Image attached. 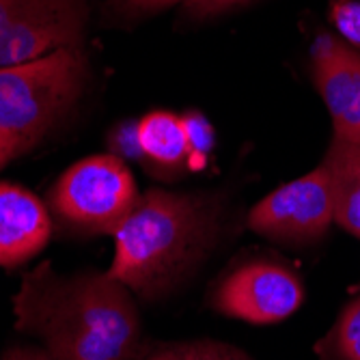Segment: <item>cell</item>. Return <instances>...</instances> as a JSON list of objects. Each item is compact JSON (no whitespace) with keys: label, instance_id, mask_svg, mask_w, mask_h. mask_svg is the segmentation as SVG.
Returning a JSON list of instances; mask_svg holds the SVG:
<instances>
[{"label":"cell","instance_id":"cell-1","mask_svg":"<svg viewBox=\"0 0 360 360\" xmlns=\"http://www.w3.org/2000/svg\"><path fill=\"white\" fill-rule=\"evenodd\" d=\"M13 313L18 330L52 360H145L153 352L136 296L108 272L63 276L46 261L24 274Z\"/></svg>","mask_w":360,"mask_h":360},{"label":"cell","instance_id":"cell-2","mask_svg":"<svg viewBox=\"0 0 360 360\" xmlns=\"http://www.w3.org/2000/svg\"><path fill=\"white\" fill-rule=\"evenodd\" d=\"M222 220L218 194L149 188L115 233L108 274L143 302L167 298L212 252Z\"/></svg>","mask_w":360,"mask_h":360},{"label":"cell","instance_id":"cell-3","mask_svg":"<svg viewBox=\"0 0 360 360\" xmlns=\"http://www.w3.org/2000/svg\"><path fill=\"white\" fill-rule=\"evenodd\" d=\"M89 82L84 48H63L0 68V139L20 153L37 147L74 112Z\"/></svg>","mask_w":360,"mask_h":360},{"label":"cell","instance_id":"cell-4","mask_svg":"<svg viewBox=\"0 0 360 360\" xmlns=\"http://www.w3.org/2000/svg\"><path fill=\"white\" fill-rule=\"evenodd\" d=\"M139 199L125 162L115 153H97L58 175L48 192V212L52 224L68 236H115Z\"/></svg>","mask_w":360,"mask_h":360},{"label":"cell","instance_id":"cell-5","mask_svg":"<svg viewBox=\"0 0 360 360\" xmlns=\"http://www.w3.org/2000/svg\"><path fill=\"white\" fill-rule=\"evenodd\" d=\"M89 0H0V68L84 48Z\"/></svg>","mask_w":360,"mask_h":360},{"label":"cell","instance_id":"cell-6","mask_svg":"<svg viewBox=\"0 0 360 360\" xmlns=\"http://www.w3.org/2000/svg\"><path fill=\"white\" fill-rule=\"evenodd\" d=\"M335 222L328 173L319 165L311 173L272 190L248 212L250 231L287 246L319 242Z\"/></svg>","mask_w":360,"mask_h":360},{"label":"cell","instance_id":"cell-7","mask_svg":"<svg viewBox=\"0 0 360 360\" xmlns=\"http://www.w3.org/2000/svg\"><path fill=\"white\" fill-rule=\"evenodd\" d=\"M304 302L302 281L276 261H248L220 278L210 304L214 311L255 326L291 317Z\"/></svg>","mask_w":360,"mask_h":360},{"label":"cell","instance_id":"cell-8","mask_svg":"<svg viewBox=\"0 0 360 360\" xmlns=\"http://www.w3.org/2000/svg\"><path fill=\"white\" fill-rule=\"evenodd\" d=\"M309 58L313 84L333 119V136L360 141V50L321 30Z\"/></svg>","mask_w":360,"mask_h":360},{"label":"cell","instance_id":"cell-9","mask_svg":"<svg viewBox=\"0 0 360 360\" xmlns=\"http://www.w3.org/2000/svg\"><path fill=\"white\" fill-rule=\"evenodd\" d=\"M48 205L30 190L0 181V268H20L52 238Z\"/></svg>","mask_w":360,"mask_h":360},{"label":"cell","instance_id":"cell-10","mask_svg":"<svg viewBox=\"0 0 360 360\" xmlns=\"http://www.w3.org/2000/svg\"><path fill=\"white\" fill-rule=\"evenodd\" d=\"M141 162L155 175H175L188 169V136L184 115L151 110L136 123Z\"/></svg>","mask_w":360,"mask_h":360},{"label":"cell","instance_id":"cell-11","mask_svg":"<svg viewBox=\"0 0 360 360\" xmlns=\"http://www.w3.org/2000/svg\"><path fill=\"white\" fill-rule=\"evenodd\" d=\"M321 167L330 181L335 222L360 240V141L333 136Z\"/></svg>","mask_w":360,"mask_h":360},{"label":"cell","instance_id":"cell-12","mask_svg":"<svg viewBox=\"0 0 360 360\" xmlns=\"http://www.w3.org/2000/svg\"><path fill=\"white\" fill-rule=\"evenodd\" d=\"M319 360H360V293L339 313L335 326L317 343Z\"/></svg>","mask_w":360,"mask_h":360},{"label":"cell","instance_id":"cell-13","mask_svg":"<svg viewBox=\"0 0 360 360\" xmlns=\"http://www.w3.org/2000/svg\"><path fill=\"white\" fill-rule=\"evenodd\" d=\"M155 352L167 354L175 360H252L244 349L222 343L216 339H190L175 343H160L153 345Z\"/></svg>","mask_w":360,"mask_h":360},{"label":"cell","instance_id":"cell-14","mask_svg":"<svg viewBox=\"0 0 360 360\" xmlns=\"http://www.w3.org/2000/svg\"><path fill=\"white\" fill-rule=\"evenodd\" d=\"M186 3L188 0H106L102 15L110 26H127Z\"/></svg>","mask_w":360,"mask_h":360},{"label":"cell","instance_id":"cell-15","mask_svg":"<svg viewBox=\"0 0 360 360\" xmlns=\"http://www.w3.org/2000/svg\"><path fill=\"white\" fill-rule=\"evenodd\" d=\"M186 136H188V169L201 171L207 167V160L214 151V127L201 112H188L184 115Z\"/></svg>","mask_w":360,"mask_h":360},{"label":"cell","instance_id":"cell-16","mask_svg":"<svg viewBox=\"0 0 360 360\" xmlns=\"http://www.w3.org/2000/svg\"><path fill=\"white\" fill-rule=\"evenodd\" d=\"M330 20L341 39L360 50V0H330Z\"/></svg>","mask_w":360,"mask_h":360},{"label":"cell","instance_id":"cell-17","mask_svg":"<svg viewBox=\"0 0 360 360\" xmlns=\"http://www.w3.org/2000/svg\"><path fill=\"white\" fill-rule=\"evenodd\" d=\"M252 3L257 0H188L186 5H181V13L192 22H205L244 9Z\"/></svg>","mask_w":360,"mask_h":360},{"label":"cell","instance_id":"cell-18","mask_svg":"<svg viewBox=\"0 0 360 360\" xmlns=\"http://www.w3.org/2000/svg\"><path fill=\"white\" fill-rule=\"evenodd\" d=\"M0 360H52V356L39 345H13L3 352Z\"/></svg>","mask_w":360,"mask_h":360},{"label":"cell","instance_id":"cell-19","mask_svg":"<svg viewBox=\"0 0 360 360\" xmlns=\"http://www.w3.org/2000/svg\"><path fill=\"white\" fill-rule=\"evenodd\" d=\"M18 155H22L20 153V149L15 147V145H11L9 141H3L0 139V169H5L9 162L13 160V158H18Z\"/></svg>","mask_w":360,"mask_h":360},{"label":"cell","instance_id":"cell-20","mask_svg":"<svg viewBox=\"0 0 360 360\" xmlns=\"http://www.w3.org/2000/svg\"><path fill=\"white\" fill-rule=\"evenodd\" d=\"M145 360H175V358H171V356H167V354H162V352H151Z\"/></svg>","mask_w":360,"mask_h":360}]
</instances>
